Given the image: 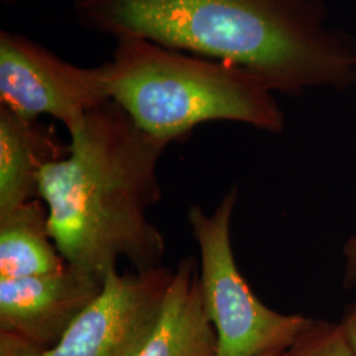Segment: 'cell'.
Listing matches in <instances>:
<instances>
[{
  "instance_id": "obj_1",
  "label": "cell",
  "mask_w": 356,
  "mask_h": 356,
  "mask_svg": "<svg viewBox=\"0 0 356 356\" xmlns=\"http://www.w3.org/2000/svg\"><path fill=\"white\" fill-rule=\"evenodd\" d=\"M90 32L139 36L242 66L275 92L356 82V42L331 26L322 0H76Z\"/></svg>"
},
{
  "instance_id": "obj_2",
  "label": "cell",
  "mask_w": 356,
  "mask_h": 356,
  "mask_svg": "<svg viewBox=\"0 0 356 356\" xmlns=\"http://www.w3.org/2000/svg\"><path fill=\"white\" fill-rule=\"evenodd\" d=\"M67 154L42 168L38 198L67 266L99 279L126 259L161 267L165 239L148 218L161 200L157 168L168 143L144 132L113 99L69 131Z\"/></svg>"
},
{
  "instance_id": "obj_3",
  "label": "cell",
  "mask_w": 356,
  "mask_h": 356,
  "mask_svg": "<svg viewBox=\"0 0 356 356\" xmlns=\"http://www.w3.org/2000/svg\"><path fill=\"white\" fill-rule=\"evenodd\" d=\"M115 41L111 60L102 65L110 99L153 138L170 144L219 120L272 134L284 129L276 92L242 66L139 36Z\"/></svg>"
},
{
  "instance_id": "obj_4",
  "label": "cell",
  "mask_w": 356,
  "mask_h": 356,
  "mask_svg": "<svg viewBox=\"0 0 356 356\" xmlns=\"http://www.w3.org/2000/svg\"><path fill=\"white\" fill-rule=\"evenodd\" d=\"M238 188L211 213L191 206L188 220L200 248L204 310L216 330V356H263L288 351L316 319L284 314L263 304L244 280L231 245V219Z\"/></svg>"
},
{
  "instance_id": "obj_5",
  "label": "cell",
  "mask_w": 356,
  "mask_h": 356,
  "mask_svg": "<svg viewBox=\"0 0 356 356\" xmlns=\"http://www.w3.org/2000/svg\"><path fill=\"white\" fill-rule=\"evenodd\" d=\"M108 101L102 65L78 66L24 35L0 32V106L32 119L49 115L69 132Z\"/></svg>"
},
{
  "instance_id": "obj_6",
  "label": "cell",
  "mask_w": 356,
  "mask_h": 356,
  "mask_svg": "<svg viewBox=\"0 0 356 356\" xmlns=\"http://www.w3.org/2000/svg\"><path fill=\"white\" fill-rule=\"evenodd\" d=\"M173 279L161 267L110 270L99 296L45 356H136L152 331Z\"/></svg>"
},
{
  "instance_id": "obj_7",
  "label": "cell",
  "mask_w": 356,
  "mask_h": 356,
  "mask_svg": "<svg viewBox=\"0 0 356 356\" xmlns=\"http://www.w3.org/2000/svg\"><path fill=\"white\" fill-rule=\"evenodd\" d=\"M103 280L67 264L51 273L0 279V330L49 350L99 296Z\"/></svg>"
},
{
  "instance_id": "obj_8",
  "label": "cell",
  "mask_w": 356,
  "mask_h": 356,
  "mask_svg": "<svg viewBox=\"0 0 356 356\" xmlns=\"http://www.w3.org/2000/svg\"><path fill=\"white\" fill-rule=\"evenodd\" d=\"M216 330L204 310L200 268L184 257L152 331L136 356H216Z\"/></svg>"
},
{
  "instance_id": "obj_9",
  "label": "cell",
  "mask_w": 356,
  "mask_h": 356,
  "mask_svg": "<svg viewBox=\"0 0 356 356\" xmlns=\"http://www.w3.org/2000/svg\"><path fill=\"white\" fill-rule=\"evenodd\" d=\"M67 151L38 119L0 106V218L36 200L42 168Z\"/></svg>"
},
{
  "instance_id": "obj_10",
  "label": "cell",
  "mask_w": 356,
  "mask_h": 356,
  "mask_svg": "<svg viewBox=\"0 0 356 356\" xmlns=\"http://www.w3.org/2000/svg\"><path fill=\"white\" fill-rule=\"evenodd\" d=\"M65 267L41 200H32L0 218V279L38 276Z\"/></svg>"
},
{
  "instance_id": "obj_11",
  "label": "cell",
  "mask_w": 356,
  "mask_h": 356,
  "mask_svg": "<svg viewBox=\"0 0 356 356\" xmlns=\"http://www.w3.org/2000/svg\"><path fill=\"white\" fill-rule=\"evenodd\" d=\"M289 356H353L339 323L314 321L289 348Z\"/></svg>"
},
{
  "instance_id": "obj_12",
  "label": "cell",
  "mask_w": 356,
  "mask_h": 356,
  "mask_svg": "<svg viewBox=\"0 0 356 356\" xmlns=\"http://www.w3.org/2000/svg\"><path fill=\"white\" fill-rule=\"evenodd\" d=\"M47 348L13 331L0 330V356H45Z\"/></svg>"
},
{
  "instance_id": "obj_13",
  "label": "cell",
  "mask_w": 356,
  "mask_h": 356,
  "mask_svg": "<svg viewBox=\"0 0 356 356\" xmlns=\"http://www.w3.org/2000/svg\"><path fill=\"white\" fill-rule=\"evenodd\" d=\"M343 257V286L348 289L356 285V234L344 243Z\"/></svg>"
},
{
  "instance_id": "obj_14",
  "label": "cell",
  "mask_w": 356,
  "mask_h": 356,
  "mask_svg": "<svg viewBox=\"0 0 356 356\" xmlns=\"http://www.w3.org/2000/svg\"><path fill=\"white\" fill-rule=\"evenodd\" d=\"M339 325L343 331L344 338L351 348L353 356H356V304L347 310Z\"/></svg>"
},
{
  "instance_id": "obj_15",
  "label": "cell",
  "mask_w": 356,
  "mask_h": 356,
  "mask_svg": "<svg viewBox=\"0 0 356 356\" xmlns=\"http://www.w3.org/2000/svg\"><path fill=\"white\" fill-rule=\"evenodd\" d=\"M4 6H15V4H19V3H22V1H24V0H0Z\"/></svg>"
},
{
  "instance_id": "obj_16",
  "label": "cell",
  "mask_w": 356,
  "mask_h": 356,
  "mask_svg": "<svg viewBox=\"0 0 356 356\" xmlns=\"http://www.w3.org/2000/svg\"><path fill=\"white\" fill-rule=\"evenodd\" d=\"M263 356H289V350L288 351H277V353H269Z\"/></svg>"
},
{
  "instance_id": "obj_17",
  "label": "cell",
  "mask_w": 356,
  "mask_h": 356,
  "mask_svg": "<svg viewBox=\"0 0 356 356\" xmlns=\"http://www.w3.org/2000/svg\"><path fill=\"white\" fill-rule=\"evenodd\" d=\"M73 1H76V0H73Z\"/></svg>"
}]
</instances>
